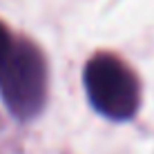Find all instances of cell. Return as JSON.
I'll return each instance as SVG.
<instances>
[{
	"instance_id": "obj_1",
	"label": "cell",
	"mask_w": 154,
	"mask_h": 154,
	"mask_svg": "<svg viewBox=\"0 0 154 154\" xmlns=\"http://www.w3.org/2000/svg\"><path fill=\"white\" fill-rule=\"evenodd\" d=\"M49 69L45 54L29 40L14 42L0 65V98L18 121L36 119L47 103Z\"/></svg>"
},
{
	"instance_id": "obj_2",
	"label": "cell",
	"mask_w": 154,
	"mask_h": 154,
	"mask_svg": "<svg viewBox=\"0 0 154 154\" xmlns=\"http://www.w3.org/2000/svg\"><path fill=\"white\" fill-rule=\"evenodd\" d=\"M83 85L92 107L112 121H130L139 112L141 85L136 74L114 54H96L83 69Z\"/></svg>"
},
{
	"instance_id": "obj_3",
	"label": "cell",
	"mask_w": 154,
	"mask_h": 154,
	"mask_svg": "<svg viewBox=\"0 0 154 154\" xmlns=\"http://www.w3.org/2000/svg\"><path fill=\"white\" fill-rule=\"evenodd\" d=\"M11 47H14V38H11V34H9L7 25H5V23H0V65H2V63H5V58L9 56Z\"/></svg>"
}]
</instances>
